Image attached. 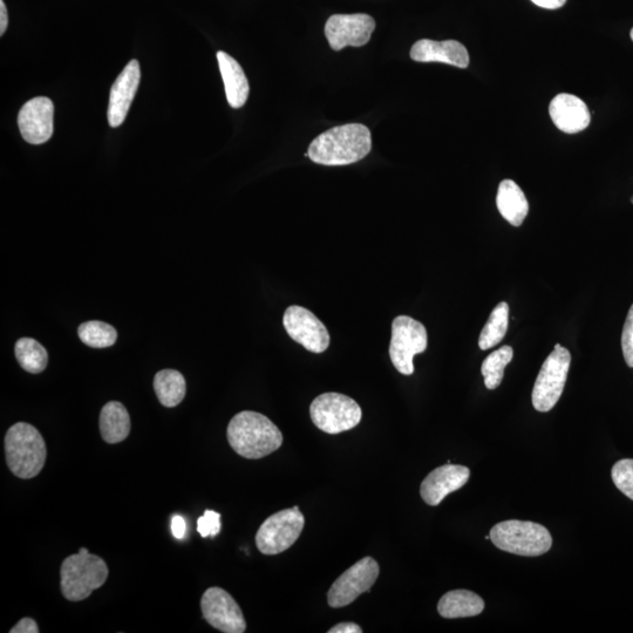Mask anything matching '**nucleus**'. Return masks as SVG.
<instances>
[{
  "label": "nucleus",
  "mask_w": 633,
  "mask_h": 633,
  "mask_svg": "<svg viewBox=\"0 0 633 633\" xmlns=\"http://www.w3.org/2000/svg\"><path fill=\"white\" fill-rule=\"evenodd\" d=\"M372 149L370 129L349 124L329 129L311 142L308 156L318 165L347 166L366 158Z\"/></svg>",
  "instance_id": "nucleus-1"
},
{
  "label": "nucleus",
  "mask_w": 633,
  "mask_h": 633,
  "mask_svg": "<svg viewBox=\"0 0 633 633\" xmlns=\"http://www.w3.org/2000/svg\"><path fill=\"white\" fill-rule=\"evenodd\" d=\"M227 437L229 445L242 458H265L281 448L283 434L265 415L243 411L230 420Z\"/></svg>",
  "instance_id": "nucleus-2"
},
{
  "label": "nucleus",
  "mask_w": 633,
  "mask_h": 633,
  "mask_svg": "<svg viewBox=\"0 0 633 633\" xmlns=\"http://www.w3.org/2000/svg\"><path fill=\"white\" fill-rule=\"evenodd\" d=\"M5 453L12 474L19 479L29 480L42 472L47 449L36 427L18 422L5 435Z\"/></svg>",
  "instance_id": "nucleus-3"
},
{
  "label": "nucleus",
  "mask_w": 633,
  "mask_h": 633,
  "mask_svg": "<svg viewBox=\"0 0 633 633\" xmlns=\"http://www.w3.org/2000/svg\"><path fill=\"white\" fill-rule=\"evenodd\" d=\"M108 574L110 571L101 557L80 548L78 554L68 556L61 564V592L67 601H84L106 583Z\"/></svg>",
  "instance_id": "nucleus-4"
},
{
  "label": "nucleus",
  "mask_w": 633,
  "mask_h": 633,
  "mask_svg": "<svg viewBox=\"0 0 633 633\" xmlns=\"http://www.w3.org/2000/svg\"><path fill=\"white\" fill-rule=\"evenodd\" d=\"M489 535L496 548L519 556H541L553 546L549 530L529 521L509 520L495 524Z\"/></svg>",
  "instance_id": "nucleus-5"
},
{
  "label": "nucleus",
  "mask_w": 633,
  "mask_h": 633,
  "mask_svg": "<svg viewBox=\"0 0 633 633\" xmlns=\"http://www.w3.org/2000/svg\"><path fill=\"white\" fill-rule=\"evenodd\" d=\"M310 415L313 424L328 434L352 430L362 421L363 411L357 401L340 393H324L312 401Z\"/></svg>",
  "instance_id": "nucleus-6"
},
{
  "label": "nucleus",
  "mask_w": 633,
  "mask_h": 633,
  "mask_svg": "<svg viewBox=\"0 0 633 633\" xmlns=\"http://www.w3.org/2000/svg\"><path fill=\"white\" fill-rule=\"evenodd\" d=\"M570 364V352L556 344L535 381L532 400L536 411L547 413L553 410L566 386Z\"/></svg>",
  "instance_id": "nucleus-7"
},
{
  "label": "nucleus",
  "mask_w": 633,
  "mask_h": 633,
  "mask_svg": "<svg viewBox=\"0 0 633 633\" xmlns=\"http://www.w3.org/2000/svg\"><path fill=\"white\" fill-rule=\"evenodd\" d=\"M305 526V517L296 507L284 509L265 520L256 534V546L263 555H278L294 546Z\"/></svg>",
  "instance_id": "nucleus-8"
},
{
  "label": "nucleus",
  "mask_w": 633,
  "mask_h": 633,
  "mask_svg": "<svg viewBox=\"0 0 633 633\" xmlns=\"http://www.w3.org/2000/svg\"><path fill=\"white\" fill-rule=\"evenodd\" d=\"M427 343V331L420 322L408 316H399L394 319L390 357L397 371L404 376H412L413 358L426 351Z\"/></svg>",
  "instance_id": "nucleus-9"
},
{
  "label": "nucleus",
  "mask_w": 633,
  "mask_h": 633,
  "mask_svg": "<svg viewBox=\"0 0 633 633\" xmlns=\"http://www.w3.org/2000/svg\"><path fill=\"white\" fill-rule=\"evenodd\" d=\"M379 564L372 557H365L340 575L329 590L328 602L331 608L347 607L369 591L378 580Z\"/></svg>",
  "instance_id": "nucleus-10"
},
{
  "label": "nucleus",
  "mask_w": 633,
  "mask_h": 633,
  "mask_svg": "<svg viewBox=\"0 0 633 633\" xmlns=\"http://www.w3.org/2000/svg\"><path fill=\"white\" fill-rule=\"evenodd\" d=\"M201 609L204 619L221 632L243 633L247 630L240 605L226 590L209 588L201 598Z\"/></svg>",
  "instance_id": "nucleus-11"
},
{
  "label": "nucleus",
  "mask_w": 633,
  "mask_h": 633,
  "mask_svg": "<svg viewBox=\"0 0 633 633\" xmlns=\"http://www.w3.org/2000/svg\"><path fill=\"white\" fill-rule=\"evenodd\" d=\"M283 324L288 335L313 353H323L330 345V335L325 325L302 306L292 305L284 313Z\"/></svg>",
  "instance_id": "nucleus-12"
},
{
  "label": "nucleus",
  "mask_w": 633,
  "mask_h": 633,
  "mask_svg": "<svg viewBox=\"0 0 633 633\" xmlns=\"http://www.w3.org/2000/svg\"><path fill=\"white\" fill-rule=\"evenodd\" d=\"M376 29L374 19L365 13L335 15L325 25V36L332 50L340 51L347 46L362 47L370 42Z\"/></svg>",
  "instance_id": "nucleus-13"
},
{
  "label": "nucleus",
  "mask_w": 633,
  "mask_h": 633,
  "mask_svg": "<svg viewBox=\"0 0 633 633\" xmlns=\"http://www.w3.org/2000/svg\"><path fill=\"white\" fill-rule=\"evenodd\" d=\"M54 105L49 98L38 97L22 107L18 126L23 139L31 145H42L53 135Z\"/></svg>",
  "instance_id": "nucleus-14"
},
{
  "label": "nucleus",
  "mask_w": 633,
  "mask_h": 633,
  "mask_svg": "<svg viewBox=\"0 0 633 633\" xmlns=\"http://www.w3.org/2000/svg\"><path fill=\"white\" fill-rule=\"evenodd\" d=\"M471 476L465 466H441L426 476L420 487V494L428 506H439L447 496L464 487Z\"/></svg>",
  "instance_id": "nucleus-15"
},
{
  "label": "nucleus",
  "mask_w": 633,
  "mask_h": 633,
  "mask_svg": "<svg viewBox=\"0 0 633 633\" xmlns=\"http://www.w3.org/2000/svg\"><path fill=\"white\" fill-rule=\"evenodd\" d=\"M140 80L139 61L132 60L112 86L107 113L111 127L117 128L124 124L135 94L138 92Z\"/></svg>",
  "instance_id": "nucleus-16"
},
{
  "label": "nucleus",
  "mask_w": 633,
  "mask_h": 633,
  "mask_svg": "<svg viewBox=\"0 0 633 633\" xmlns=\"http://www.w3.org/2000/svg\"><path fill=\"white\" fill-rule=\"evenodd\" d=\"M549 114L555 126L567 134L580 133L591 122L588 106L573 94H558L550 102Z\"/></svg>",
  "instance_id": "nucleus-17"
},
{
  "label": "nucleus",
  "mask_w": 633,
  "mask_h": 633,
  "mask_svg": "<svg viewBox=\"0 0 633 633\" xmlns=\"http://www.w3.org/2000/svg\"><path fill=\"white\" fill-rule=\"evenodd\" d=\"M411 58L418 63H442L459 68H467L469 65L466 47L456 40L434 42L421 39L413 45Z\"/></svg>",
  "instance_id": "nucleus-18"
},
{
  "label": "nucleus",
  "mask_w": 633,
  "mask_h": 633,
  "mask_svg": "<svg viewBox=\"0 0 633 633\" xmlns=\"http://www.w3.org/2000/svg\"><path fill=\"white\" fill-rule=\"evenodd\" d=\"M217 60H219L229 105L233 108L243 107L250 93L248 79L245 77L243 68L226 52L217 53Z\"/></svg>",
  "instance_id": "nucleus-19"
},
{
  "label": "nucleus",
  "mask_w": 633,
  "mask_h": 633,
  "mask_svg": "<svg viewBox=\"0 0 633 633\" xmlns=\"http://www.w3.org/2000/svg\"><path fill=\"white\" fill-rule=\"evenodd\" d=\"M496 204L503 219L514 227H520L529 211V203L522 189L512 180L500 183Z\"/></svg>",
  "instance_id": "nucleus-20"
},
{
  "label": "nucleus",
  "mask_w": 633,
  "mask_h": 633,
  "mask_svg": "<svg viewBox=\"0 0 633 633\" xmlns=\"http://www.w3.org/2000/svg\"><path fill=\"white\" fill-rule=\"evenodd\" d=\"M100 432L107 444H120L131 433V418L126 407L119 401H110L102 407L100 414Z\"/></svg>",
  "instance_id": "nucleus-21"
},
{
  "label": "nucleus",
  "mask_w": 633,
  "mask_h": 633,
  "mask_svg": "<svg viewBox=\"0 0 633 633\" xmlns=\"http://www.w3.org/2000/svg\"><path fill=\"white\" fill-rule=\"evenodd\" d=\"M485 610V602L479 595L468 590H453L441 597L438 604L440 616L447 619L474 617Z\"/></svg>",
  "instance_id": "nucleus-22"
},
{
  "label": "nucleus",
  "mask_w": 633,
  "mask_h": 633,
  "mask_svg": "<svg viewBox=\"0 0 633 633\" xmlns=\"http://www.w3.org/2000/svg\"><path fill=\"white\" fill-rule=\"evenodd\" d=\"M154 390L161 405L172 408L186 397V379L179 371L162 370L154 378Z\"/></svg>",
  "instance_id": "nucleus-23"
},
{
  "label": "nucleus",
  "mask_w": 633,
  "mask_h": 633,
  "mask_svg": "<svg viewBox=\"0 0 633 633\" xmlns=\"http://www.w3.org/2000/svg\"><path fill=\"white\" fill-rule=\"evenodd\" d=\"M16 358L26 372L42 373L49 364L45 347L33 338H20L15 347Z\"/></svg>",
  "instance_id": "nucleus-24"
},
{
  "label": "nucleus",
  "mask_w": 633,
  "mask_h": 633,
  "mask_svg": "<svg viewBox=\"0 0 633 633\" xmlns=\"http://www.w3.org/2000/svg\"><path fill=\"white\" fill-rule=\"evenodd\" d=\"M508 318L509 305L506 302L496 305V308L490 313L485 328L481 332L479 339L481 350L492 349V347L502 342L508 330Z\"/></svg>",
  "instance_id": "nucleus-25"
},
{
  "label": "nucleus",
  "mask_w": 633,
  "mask_h": 633,
  "mask_svg": "<svg viewBox=\"0 0 633 633\" xmlns=\"http://www.w3.org/2000/svg\"><path fill=\"white\" fill-rule=\"evenodd\" d=\"M514 351L510 346H502L501 349L489 355L481 367V373L485 378L488 390H496L505 376L506 366L512 362Z\"/></svg>",
  "instance_id": "nucleus-26"
},
{
  "label": "nucleus",
  "mask_w": 633,
  "mask_h": 633,
  "mask_svg": "<svg viewBox=\"0 0 633 633\" xmlns=\"http://www.w3.org/2000/svg\"><path fill=\"white\" fill-rule=\"evenodd\" d=\"M81 342L94 349H105L117 342L118 332L112 325L91 321L81 324L78 329Z\"/></svg>",
  "instance_id": "nucleus-27"
},
{
  "label": "nucleus",
  "mask_w": 633,
  "mask_h": 633,
  "mask_svg": "<svg viewBox=\"0 0 633 633\" xmlns=\"http://www.w3.org/2000/svg\"><path fill=\"white\" fill-rule=\"evenodd\" d=\"M611 476L615 486L633 501V459L616 462L612 467Z\"/></svg>",
  "instance_id": "nucleus-28"
},
{
  "label": "nucleus",
  "mask_w": 633,
  "mask_h": 633,
  "mask_svg": "<svg viewBox=\"0 0 633 633\" xmlns=\"http://www.w3.org/2000/svg\"><path fill=\"white\" fill-rule=\"evenodd\" d=\"M197 532L202 537L216 536L221 532V515L214 510H206L197 520Z\"/></svg>",
  "instance_id": "nucleus-29"
},
{
  "label": "nucleus",
  "mask_w": 633,
  "mask_h": 633,
  "mask_svg": "<svg viewBox=\"0 0 633 633\" xmlns=\"http://www.w3.org/2000/svg\"><path fill=\"white\" fill-rule=\"evenodd\" d=\"M622 350L626 364L633 369V304L624 324Z\"/></svg>",
  "instance_id": "nucleus-30"
},
{
  "label": "nucleus",
  "mask_w": 633,
  "mask_h": 633,
  "mask_svg": "<svg viewBox=\"0 0 633 633\" xmlns=\"http://www.w3.org/2000/svg\"><path fill=\"white\" fill-rule=\"evenodd\" d=\"M39 626L32 618L20 619L18 624L13 626L10 633H38Z\"/></svg>",
  "instance_id": "nucleus-31"
},
{
  "label": "nucleus",
  "mask_w": 633,
  "mask_h": 633,
  "mask_svg": "<svg viewBox=\"0 0 633 633\" xmlns=\"http://www.w3.org/2000/svg\"><path fill=\"white\" fill-rule=\"evenodd\" d=\"M187 524L185 519L180 515H175L172 520V532L174 537L182 540L186 535Z\"/></svg>",
  "instance_id": "nucleus-32"
},
{
  "label": "nucleus",
  "mask_w": 633,
  "mask_h": 633,
  "mask_svg": "<svg viewBox=\"0 0 633 633\" xmlns=\"http://www.w3.org/2000/svg\"><path fill=\"white\" fill-rule=\"evenodd\" d=\"M329 633H362L363 629L356 623H339L328 631Z\"/></svg>",
  "instance_id": "nucleus-33"
},
{
  "label": "nucleus",
  "mask_w": 633,
  "mask_h": 633,
  "mask_svg": "<svg viewBox=\"0 0 633 633\" xmlns=\"http://www.w3.org/2000/svg\"><path fill=\"white\" fill-rule=\"evenodd\" d=\"M532 2L540 6V8L548 10H556L562 8L566 4L567 0H532Z\"/></svg>",
  "instance_id": "nucleus-34"
},
{
  "label": "nucleus",
  "mask_w": 633,
  "mask_h": 633,
  "mask_svg": "<svg viewBox=\"0 0 633 633\" xmlns=\"http://www.w3.org/2000/svg\"><path fill=\"white\" fill-rule=\"evenodd\" d=\"M8 25V10H6L4 0H0V36H4L6 29H8Z\"/></svg>",
  "instance_id": "nucleus-35"
},
{
  "label": "nucleus",
  "mask_w": 633,
  "mask_h": 633,
  "mask_svg": "<svg viewBox=\"0 0 633 633\" xmlns=\"http://www.w3.org/2000/svg\"><path fill=\"white\" fill-rule=\"evenodd\" d=\"M630 37H631L632 42H633V29H632V30H631V32H630Z\"/></svg>",
  "instance_id": "nucleus-36"
},
{
  "label": "nucleus",
  "mask_w": 633,
  "mask_h": 633,
  "mask_svg": "<svg viewBox=\"0 0 633 633\" xmlns=\"http://www.w3.org/2000/svg\"><path fill=\"white\" fill-rule=\"evenodd\" d=\"M631 202H632V204H633V196H632Z\"/></svg>",
  "instance_id": "nucleus-37"
}]
</instances>
